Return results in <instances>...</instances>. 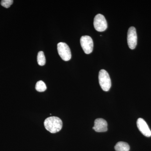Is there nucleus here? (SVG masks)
Returning <instances> with one entry per match:
<instances>
[{"instance_id":"nucleus-1","label":"nucleus","mask_w":151,"mask_h":151,"mask_svg":"<svg viewBox=\"0 0 151 151\" xmlns=\"http://www.w3.org/2000/svg\"><path fill=\"white\" fill-rule=\"evenodd\" d=\"M44 124L46 129L52 134L60 132L63 127L62 121L55 116L47 118L45 121Z\"/></svg>"},{"instance_id":"nucleus-2","label":"nucleus","mask_w":151,"mask_h":151,"mask_svg":"<svg viewBox=\"0 0 151 151\" xmlns=\"http://www.w3.org/2000/svg\"><path fill=\"white\" fill-rule=\"evenodd\" d=\"M99 81L103 90L105 92L109 91L111 86V79L108 72L104 69L99 72Z\"/></svg>"},{"instance_id":"nucleus-3","label":"nucleus","mask_w":151,"mask_h":151,"mask_svg":"<svg viewBox=\"0 0 151 151\" xmlns=\"http://www.w3.org/2000/svg\"><path fill=\"white\" fill-rule=\"evenodd\" d=\"M58 51L60 56L64 61H68L71 59V54L70 49L64 42H60L57 45Z\"/></svg>"},{"instance_id":"nucleus-4","label":"nucleus","mask_w":151,"mask_h":151,"mask_svg":"<svg viewBox=\"0 0 151 151\" xmlns=\"http://www.w3.org/2000/svg\"><path fill=\"white\" fill-rule=\"evenodd\" d=\"M80 44L86 54H89L93 51L94 44L92 38L89 36H83L80 39Z\"/></svg>"},{"instance_id":"nucleus-5","label":"nucleus","mask_w":151,"mask_h":151,"mask_svg":"<svg viewBox=\"0 0 151 151\" xmlns=\"http://www.w3.org/2000/svg\"><path fill=\"white\" fill-rule=\"evenodd\" d=\"M94 27L98 32H103L107 29L108 24L104 16L101 14H98L94 17Z\"/></svg>"},{"instance_id":"nucleus-6","label":"nucleus","mask_w":151,"mask_h":151,"mask_svg":"<svg viewBox=\"0 0 151 151\" xmlns=\"http://www.w3.org/2000/svg\"><path fill=\"white\" fill-rule=\"evenodd\" d=\"M127 42L129 47L133 50L135 48L137 43V36L136 28L132 27L129 28L127 33Z\"/></svg>"},{"instance_id":"nucleus-7","label":"nucleus","mask_w":151,"mask_h":151,"mask_svg":"<svg viewBox=\"0 0 151 151\" xmlns=\"http://www.w3.org/2000/svg\"><path fill=\"white\" fill-rule=\"evenodd\" d=\"M138 129L144 136L147 137L151 136V131L145 121L142 118H139L137 121Z\"/></svg>"},{"instance_id":"nucleus-8","label":"nucleus","mask_w":151,"mask_h":151,"mask_svg":"<svg viewBox=\"0 0 151 151\" xmlns=\"http://www.w3.org/2000/svg\"><path fill=\"white\" fill-rule=\"evenodd\" d=\"M93 129L97 132H104L108 130V124L104 119H97L94 121Z\"/></svg>"},{"instance_id":"nucleus-9","label":"nucleus","mask_w":151,"mask_h":151,"mask_svg":"<svg viewBox=\"0 0 151 151\" xmlns=\"http://www.w3.org/2000/svg\"><path fill=\"white\" fill-rule=\"evenodd\" d=\"M115 149L116 151H129L130 147L127 143L120 142L116 144Z\"/></svg>"},{"instance_id":"nucleus-10","label":"nucleus","mask_w":151,"mask_h":151,"mask_svg":"<svg viewBox=\"0 0 151 151\" xmlns=\"http://www.w3.org/2000/svg\"><path fill=\"white\" fill-rule=\"evenodd\" d=\"M38 64L41 66H43L46 63V59L43 52L40 51L38 53L37 57Z\"/></svg>"},{"instance_id":"nucleus-11","label":"nucleus","mask_w":151,"mask_h":151,"mask_svg":"<svg viewBox=\"0 0 151 151\" xmlns=\"http://www.w3.org/2000/svg\"><path fill=\"white\" fill-rule=\"evenodd\" d=\"M35 89L39 92H44L47 89L46 84L43 81H38L36 84Z\"/></svg>"},{"instance_id":"nucleus-12","label":"nucleus","mask_w":151,"mask_h":151,"mask_svg":"<svg viewBox=\"0 0 151 151\" xmlns=\"http://www.w3.org/2000/svg\"><path fill=\"white\" fill-rule=\"evenodd\" d=\"M13 2V0H2L1 1V5L6 8H9L12 4Z\"/></svg>"}]
</instances>
